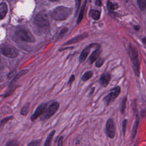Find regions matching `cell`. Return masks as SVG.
<instances>
[{
  "instance_id": "obj_1",
  "label": "cell",
  "mask_w": 146,
  "mask_h": 146,
  "mask_svg": "<svg viewBox=\"0 0 146 146\" xmlns=\"http://www.w3.org/2000/svg\"><path fill=\"white\" fill-rule=\"evenodd\" d=\"M72 9L64 6H58L50 12L51 17L56 21H64L71 14Z\"/></svg>"
},
{
  "instance_id": "obj_2",
  "label": "cell",
  "mask_w": 146,
  "mask_h": 146,
  "mask_svg": "<svg viewBox=\"0 0 146 146\" xmlns=\"http://www.w3.org/2000/svg\"><path fill=\"white\" fill-rule=\"evenodd\" d=\"M128 52L129 58L133 64L134 73L137 76H139L140 74V62L138 58V51L135 47H134L131 43H129Z\"/></svg>"
},
{
  "instance_id": "obj_3",
  "label": "cell",
  "mask_w": 146,
  "mask_h": 146,
  "mask_svg": "<svg viewBox=\"0 0 146 146\" xmlns=\"http://www.w3.org/2000/svg\"><path fill=\"white\" fill-rule=\"evenodd\" d=\"M35 25L39 28L47 29L50 27V23L47 15L43 11L38 13L34 20Z\"/></svg>"
},
{
  "instance_id": "obj_4",
  "label": "cell",
  "mask_w": 146,
  "mask_h": 146,
  "mask_svg": "<svg viewBox=\"0 0 146 146\" xmlns=\"http://www.w3.org/2000/svg\"><path fill=\"white\" fill-rule=\"evenodd\" d=\"M59 108V103L58 102L52 103L45 110L43 114L40 117V120L45 121L52 116L58 110Z\"/></svg>"
},
{
  "instance_id": "obj_5",
  "label": "cell",
  "mask_w": 146,
  "mask_h": 146,
  "mask_svg": "<svg viewBox=\"0 0 146 146\" xmlns=\"http://www.w3.org/2000/svg\"><path fill=\"white\" fill-rule=\"evenodd\" d=\"M120 91L121 89L119 86H116L112 88L108 94H107L103 99L104 104L106 106H109L111 103L113 102L120 94Z\"/></svg>"
},
{
  "instance_id": "obj_6",
  "label": "cell",
  "mask_w": 146,
  "mask_h": 146,
  "mask_svg": "<svg viewBox=\"0 0 146 146\" xmlns=\"http://www.w3.org/2000/svg\"><path fill=\"white\" fill-rule=\"evenodd\" d=\"M15 35L18 38L25 42H33L35 41V38L30 31L26 29H18L16 31Z\"/></svg>"
},
{
  "instance_id": "obj_7",
  "label": "cell",
  "mask_w": 146,
  "mask_h": 146,
  "mask_svg": "<svg viewBox=\"0 0 146 146\" xmlns=\"http://www.w3.org/2000/svg\"><path fill=\"white\" fill-rule=\"evenodd\" d=\"M116 127L114 120L112 118H109L106 124V133L107 137L113 138L115 136Z\"/></svg>"
},
{
  "instance_id": "obj_8",
  "label": "cell",
  "mask_w": 146,
  "mask_h": 146,
  "mask_svg": "<svg viewBox=\"0 0 146 146\" xmlns=\"http://www.w3.org/2000/svg\"><path fill=\"white\" fill-rule=\"evenodd\" d=\"M2 53L6 56L9 58H16L18 55V51L14 47L6 45L1 48Z\"/></svg>"
},
{
  "instance_id": "obj_9",
  "label": "cell",
  "mask_w": 146,
  "mask_h": 146,
  "mask_svg": "<svg viewBox=\"0 0 146 146\" xmlns=\"http://www.w3.org/2000/svg\"><path fill=\"white\" fill-rule=\"evenodd\" d=\"M47 106V103H44L40 104L35 110L33 114L31 116V120L34 121L36 119H37L40 116L42 115L43 113L44 112Z\"/></svg>"
},
{
  "instance_id": "obj_10",
  "label": "cell",
  "mask_w": 146,
  "mask_h": 146,
  "mask_svg": "<svg viewBox=\"0 0 146 146\" xmlns=\"http://www.w3.org/2000/svg\"><path fill=\"white\" fill-rule=\"evenodd\" d=\"M99 44H96V43H91V44L87 46L86 47H85L83 51H82L80 56H79V62L80 63H82L87 58L89 52H90L91 51V48H92L93 47H95V46H98Z\"/></svg>"
},
{
  "instance_id": "obj_11",
  "label": "cell",
  "mask_w": 146,
  "mask_h": 146,
  "mask_svg": "<svg viewBox=\"0 0 146 146\" xmlns=\"http://www.w3.org/2000/svg\"><path fill=\"white\" fill-rule=\"evenodd\" d=\"M111 76L110 73H108V72L104 73L100 76L99 80V82L103 87H106L109 84L111 80Z\"/></svg>"
},
{
  "instance_id": "obj_12",
  "label": "cell",
  "mask_w": 146,
  "mask_h": 146,
  "mask_svg": "<svg viewBox=\"0 0 146 146\" xmlns=\"http://www.w3.org/2000/svg\"><path fill=\"white\" fill-rule=\"evenodd\" d=\"M102 50L99 46L96 48V50H95L93 51V52L90 56V58L88 59L90 63H91V64L92 63L94 62H95L98 58V57L100 56V55L102 52Z\"/></svg>"
},
{
  "instance_id": "obj_13",
  "label": "cell",
  "mask_w": 146,
  "mask_h": 146,
  "mask_svg": "<svg viewBox=\"0 0 146 146\" xmlns=\"http://www.w3.org/2000/svg\"><path fill=\"white\" fill-rule=\"evenodd\" d=\"M87 36H88V34L87 33H83V34L78 35L76 36L75 37L73 38L72 39H71V40H70L68 42H67L65 43V45L70 44H73V43H75L79 42L82 40L83 39H84V38H87Z\"/></svg>"
},
{
  "instance_id": "obj_14",
  "label": "cell",
  "mask_w": 146,
  "mask_h": 146,
  "mask_svg": "<svg viewBox=\"0 0 146 146\" xmlns=\"http://www.w3.org/2000/svg\"><path fill=\"white\" fill-rule=\"evenodd\" d=\"M139 116L137 113H136L135 115V120L134 121L133 126L132 128V139H134L135 138V136L137 133V131L139 127Z\"/></svg>"
},
{
  "instance_id": "obj_15",
  "label": "cell",
  "mask_w": 146,
  "mask_h": 146,
  "mask_svg": "<svg viewBox=\"0 0 146 146\" xmlns=\"http://www.w3.org/2000/svg\"><path fill=\"white\" fill-rule=\"evenodd\" d=\"M7 6L5 3H0V20L4 18L7 13Z\"/></svg>"
},
{
  "instance_id": "obj_16",
  "label": "cell",
  "mask_w": 146,
  "mask_h": 146,
  "mask_svg": "<svg viewBox=\"0 0 146 146\" xmlns=\"http://www.w3.org/2000/svg\"><path fill=\"white\" fill-rule=\"evenodd\" d=\"M55 130H52L48 135V136L46 138V140L44 142V145L43 146H51V143H52V140L53 139V137L55 135Z\"/></svg>"
},
{
  "instance_id": "obj_17",
  "label": "cell",
  "mask_w": 146,
  "mask_h": 146,
  "mask_svg": "<svg viewBox=\"0 0 146 146\" xmlns=\"http://www.w3.org/2000/svg\"><path fill=\"white\" fill-rule=\"evenodd\" d=\"M86 4H87V1L86 0L84 1V2L83 3V5H82V7L80 10V13H79V16H78V19H77V23L78 24L81 22V21L82 20V19L83 18Z\"/></svg>"
},
{
  "instance_id": "obj_18",
  "label": "cell",
  "mask_w": 146,
  "mask_h": 146,
  "mask_svg": "<svg viewBox=\"0 0 146 146\" xmlns=\"http://www.w3.org/2000/svg\"><path fill=\"white\" fill-rule=\"evenodd\" d=\"M90 15L92 19L95 20H98L100 18V12L96 10H92L90 13Z\"/></svg>"
},
{
  "instance_id": "obj_19",
  "label": "cell",
  "mask_w": 146,
  "mask_h": 146,
  "mask_svg": "<svg viewBox=\"0 0 146 146\" xmlns=\"http://www.w3.org/2000/svg\"><path fill=\"white\" fill-rule=\"evenodd\" d=\"M29 108H30V103H26V104L21 108L20 113H21L22 115L26 116V115L27 114L28 112H29Z\"/></svg>"
},
{
  "instance_id": "obj_20",
  "label": "cell",
  "mask_w": 146,
  "mask_h": 146,
  "mask_svg": "<svg viewBox=\"0 0 146 146\" xmlns=\"http://www.w3.org/2000/svg\"><path fill=\"white\" fill-rule=\"evenodd\" d=\"M107 8L109 11H113L117 8V5L116 3H113L108 0L107 2Z\"/></svg>"
},
{
  "instance_id": "obj_21",
  "label": "cell",
  "mask_w": 146,
  "mask_h": 146,
  "mask_svg": "<svg viewBox=\"0 0 146 146\" xmlns=\"http://www.w3.org/2000/svg\"><path fill=\"white\" fill-rule=\"evenodd\" d=\"M126 103H127V97H124L121 102V106H120V112L122 114H123L125 111L126 108Z\"/></svg>"
},
{
  "instance_id": "obj_22",
  "label": "cell",
  "mask_w": 146,
  "mask_h": 146,
  "mask_svg": "<svg viewBox=\"0 0 146 146\" xmlns=\"http://www.w3.org/2000/svg\"><path fill=\"white\" fill-rule=\"evenodd\" d=\"M92 75H93L92 71H87V72H86L83 74L82 79V80L83 81H87V80H88L89 79H90L92 77Z\"/></svg>"
},
{
  "instance_id": "obj_23",
  "label": "cell",
  "mask_w": 146,
  "mask_h": 146,
  "mask_svg": "<svg viewBox=\"0 0 146 146\" xmlns=\"http://www.w3.org/2000/svg\"><path fill=\"white\" fill-rule=\"evenodd\" d=\"M137 2L140 10H144L146 9V0H137Z\"/></svg>"
},
{
  "instance_id": "obj_24",
  "label": "cell",
  "mask_w": 146,
  "mask_h": 146,
  "mask_svg": "<svg viewBox=\"0 0 146 146\" xmlns=\"http://www.w3.org/2000/svg\"><path fill=\"white\" fill-rule=\"evenodd\" d=\"M41 143L40 139H36L32 140L31 142H30L27 146H40Z\"/></svg>"
},
{
  "instance_id": "obj_25",
  "label": "cell",
  "mask_w": 146,
  "mask_h": 146,
  "mask_svg": "<svg viewBox=\"0 0 146 146\" xmlns=\"http://www.w3.org/2000/svg\"><path fill=\"white\" fill-rule=\"evenodd\" d=\"M127 123H128V120L127 119H124L123 121H122V124H121V129H122V132H123V136H124L125 134V131H126V128H127Z\"/></svg>"
},
{
  "instance_id": "obj_26",
  "label": "cell",
  "mask_w": 146,
  "mask_h": 146,
  "mask_svg": "<svg viewBox=\"0 0 146 146\" xmlns=\"http://www.w3.org/2000/svg\"><path fill=\"white\" fill-rule=\"evenodd\" d=\"M13 119V117L12 116H7L5 118H3L0 122V127H2V125H3L4 124H5L7 121H9L10 120H12Z\"/></svg>"
},
{
  "instance_id": "obj_27",
  "label": "cell",
  "mask_w": 146,
  "mask_h": 146,
  "mask_svg": "<svg viewBox=\"0 0 146 146\" xmlns=\"http://www.w3.org/2000/svg\"><path fill=\"white\" fill-rule=\"evenodd\" d=\"M18 141H17L15 140H9L6 144L5 145V146H18Z\"/></svg>"
},
{
  "instance_id": "obj_28",
  "label": "cell",
  "mask_w": 146,
  "mask_h": 146,
  "mask_svg": "<svg viewBox=\"0 0 146 146\" xmlns=\"http://www.w3.org/2000/svg\"><path fill=\"white\" fill-rule=\"evenodd\" d=\"M67 31H68V29H67V28L64 27V28L62 29V30L60 31V33L59 34L58 37H57V39H60L61 38H62V37L64 35V34H65Z\"/></svg>"
},
{
  "instance_id": "obj_29",
  "label": "cell",
  "mask_w": 146,
  "mask_h": 146,
  "mask_svg": "<svg viewBox=\"0 0 146 146\" xmlns=\"http://www.w3.org/2000/svg\"><path fill=\"white\" fill-rule=\"evenodd\" d=\"M104 59H103V58H99L98 60L95 63V66L97 67H101L103 64L104 63Z\"/></svg>"
},
{
  "instance_id": "obj_30",
  "label": "cell",
  "mask_w": 146,
  "mask_h": 146,
  "mask_svg": "<svg viewBox=\"0 0 146 146\" xmlns=\"http://www.w3.org/2000/svg\"><path fill=\"white\" fill-rule=\"evenodd\" d=\"M58 146H63V137L62 136H60L58 140Z\"/></svg>"
},
{
  "instance_id": "obj_31",
  "label": "cell",
  "mask_w": 146,
  "mask_h": 146,
  "mask_svg": "<svg viewBox=\"0 0 146 146\" xmlns=\"http://www.w3.org/2000/svg\"><path fill=\"white\" fill-rule=\"evenodd\" d=\"M81 0H76V13L78 12L80 5Z\"/></svg>"
},
{
  "instance_id": "obj_32",
  "label": "cell",
  "mask_w": 146,
  "mask_h": 146,
  "mask_svg": "<svg viewBox=\"0 0 146 146\" xmlns=\"http://www.w3.org/2000/svg\"><path fill=\"white\" fill-rule=\"evenodd\" d=\"M74 80H75V76H74V75H72L70 77V79H69V80H68V84H71V83L73 82V81H74Z\"/></svg>"
},
{
  "instance_id": "obj_33",
  "label": "cell",
  "mask_w": 146,
  "mask_h": 146,
  "mask_svg": "<svg viewBox=\"0 0 146 146\" xmlns=\"http://www.w3.org/2000/svg\"><path fill=\"white\" fill-rule=\"evenodd\" d=\"M95 3L96 5L98 6H101V1L100 0H96V2H95Z\"/></svg>"
},
{
  "instance_id": "obj_34",
  "label": "cell",
  "mask_w": 146,
  "mask_h": 146,
  "mask_svg": "<svg viewBox=\"0 0 146 146\" xmlns=\"http://www.w3.org/2000/svg\"><path fill=\"white\" fill-rule=\"evenodd\" d=\"M142 42H143V43H144V44H146V36H145V37H144V38H143V39H142Z\"/></svg>"
},
{
  "instance_id": "obj_35",
  "label": "cell",
  "mask_w": 146,
  "mask_h": 146,
  "mask_svg": "<svg viewBox=\"0 0 146 146\" xmlns=\"http://www.w3.org/2000/svg\"><path fill=\"white\" fill-rule=\"evenodd\" d=\"M134 28H135L136 30H138L139 29V28H140V26H135L134 27Z\"/></svg>"
},
{
  "instance_id": "obj_36",
  "label": "cell",
  "mask_w": 146,
  "mask_h": 146,
  "mask_svg": "<svg viewBox=\"0 0 146 146\" xmlns=\"http://www.w3.org/2000/svg\"><path fill=\"white\" fill-rule=\"evenodd\" d=\"M49 1H53V2H54V1H58V0H49Z\"/></svg>"
}]
</instances>
